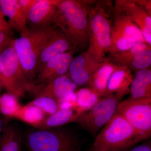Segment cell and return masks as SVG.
Instances as JSON below:
<instances>
[{"mask_svg": "<svg viewBox=\"0 0 151 151\" xmlns=\"http://www.w3.org/2000/svg\"><path fill=\"white\" fill-rule=\"evenodd\" d=\"M88 1L58 0L52 24L69 40L76 51H85L89 45Z\"/></svg>", "mask_w": 151, "mask_h": 151, "instance_id": "cell-1", "label": "cell"}, {"mask_svg": "<svg viewBox=\"0 0 151 151\" xmlns=\"http://www.w3.org/2000/svg\"><path fill=\"white\" fill-rule=\"evenodd\" d=\"M89 45L86 50L99 63L105 61L111 40L110 1H88Z\"/></svg>", "mask_w": 151, "mask_h": 151, "instance_id": "cell-2", "label": "cell"}, {"mask_svg": "<svg viewBox=\"0 0 151 151\" xmlns=\"http://www.w3.org/2000/svg\"><path fill=\"white\" fill-rule=\"evenodd\" d=\"M148 139L116 113L96 135L92 147L99 151H126Z\"/></svg>", "mask_w": 151, "mask_h": 151, "instance_id": "cell-3", "label": "cell"}, {"mask_svg": "<svg viewBox=\"0 0 151 151\" xmlns=\"http://www.w3.org/2000/svg\"><path fill=\"white\" fill-rule=\"evenodd\" d=\"M25 143L28 151H81L82 147L78 134L63 127L30 130Z\"/></svg>", "mask_w": 151, "mask_h": 151, "instance_id": "cell-4", "label": "cell"}, {"mask_svg": "<svg viewBox=\"0 0 151 151\" xmlns=\"http://www.w3.org/2000/svg\"><path fill=\"white\" fill-rule=\"evenodd\" d=\"M56 29L53 25L45 28H29L28 32L12 40L11 42L27 77L34 84H35L38 59Z\"/></svg>", "mask_w": 151, "mask_h": 151, "instance_id": "cell-5", "label": "cell"}, {"mask_svg": "<svg viewBox=\"0 0 151 151\" xmlns=\"http://www.w3.org/2000/svg\"><path fill=\"white\" fill-rule=\"evenodd\" d=\"M0 67L2 81L7 92L19 98L35 90L36 85L27 77L11 43L0 54Z\"/></svg>", "mask_w": 151, "mask_h": 151, "instance_id": "cell-6", "label": "cell"}, {"mask_svg": "<svg viewBox=\"0 0 151 151\" xmlns=\"http://www.w3.org/2000/svg\"><path fill=\"white\" fill-rule=\"evenodd\" d=\"M110 54L129 49L139 43H147L137 26L113 4L111 14Z\"/></svg>", "mask_w": 151, "mask_h": 151, "instance_id": "cell-7", "label": "cell"}, {"mask_svg": "<svg viewBox=\"0 0 151 151\" xmlns=\"http://www.w3.org/2000/svg\"><path fill=\"white\" fill-rule=\"evenodd\" d=\"M124 97L121 94H115L100 98L89 110L82 113L75 123L92 137H95L98 131L116 114Z\"/></svg>", "mask_w": 151, "mask_h": 151, "instance_id": "cell-8", "label": "cell"}, {"mask_svg": "<svg viewBox=\"0 0 151 151\" xmlns=\"http://www.w3.org/2000/svg\"><path fill=\"white\" fill-rule=\"evenodd\" d=\"M122 115L136 131L148 139L151 135V98L121 101L116 113Z\"/></svg>", "mask_w": 151, "mask_h": 151, "instance_id": "cell-9", "label": "cell"}, {"mask_svg": "<svg viewBox=\"0 0 151 151\" xmlns=\"http://www.w3.org/2000/svg\"><path fill=\"white\" fill-rule=\"evenodd\" d=\"M76 51L75 49L71 50L58 55L48 60L37 74L36 85H44L67 74Z\"/></svg>", "mask_w": 151, "mask_h": 151, "instance_id": "cell-10", "label": "cell"}, {"mask_svg": "<svg viewBox=\"0 0 151 151\" xmlns=\"http://www.w3.org/2000/svg\"><path fill=\"white\" fill-rule=\"evenodd\" d=\"M114 5L137 26L146 42L151 45V16L145 9L135 0H117Z\"/></svg>", "mask_w": 151, "mask_h": 151, "instance_id": "cell-11", "label": "cell"}, {"mask_svg": "<svg viewBox=\"0 0 151 151\" xmlns=\"http://www.w3.org/2000/svg\"><path fill=\"white\" fill-rule=\"evenodd\" d=\"M58 0H37L29 14V29H42L52 25L57 11Z\"/></svg>", "mask_w": 151, "mask_h": 151, "instance_id": "cell-12", "label": "cell"}, {"mask_svg": "<svg viewBox=\"0 0 151 151\" xmlns=\"http://www.w3.org/2000/svg\"><path fill=\"white\" fill-rule=\"evenodd\" d=\"M78 87L70 77L66 74L47 84L36 86L33 93L35 96V98L46 97L58 102L70 93L75 92Z\"/></svg>", "mask_w": 151, "mask_h": 151, "instance_id": "cell-13", "label": "cell"}, {"mask_svg": "<svg viewBox=\"0 0 151 151\" xmlns=\"http://www.w3.org/2000/svg\"><path fill=\"white\" fill-rule=\"evenodd\" d=\"M72 49L75 48L70 41L60 30L57 28L41 52L37 64L36 76L50 60L58 55Z\"/></svg>", "mask_w": 151, "mask_h": 151, "instance_id": "cell-14", "label": "cell"}, {"mask_svg": "<svg viewBox=\"0 0 151 151\" xmlns=\"http://www.w3.org/2000/svg\"><path fill=\"white\" fill-rule=\"evenodd\" d=\"M102 63L97 62L89 54L85 53L78 58L75 70L68 76L78 87L89 86L93 74Z\"/></svg>", "mask_w": 151, "mask_h": 151, "instance_id": "cell-15", "label": "cell"}, {"mask_svg": "<svg viewBox=\"0 0 151 151\" xmlns=\"http://www.w3.org/2000/svg\"><path fill=\"white\" fill-rule=\"evenodd\" d=\"M134 78L132 70L128 66L115 64L107 86L108 96L120 94L125 96L129 93L130 86Z\"/></svg>", "mask_w": 151, "mask_h": 151, "instance_id": "cell-16", "label": "cell"}, {"mask_svg": "<svg viewBox=\"0 0 151 151\" xmlns=\"http://www.w3.org/2000/svg\"><path fill=\"white\" fill-rule=\"evenodd\" d=\"M0 9L5 17L9 19L12 28L22 35L29 31L27 19L23 13L19 0H0Z\"/></svg>", "mask_w": 151, "mask_h": 151, "instance_id": "cell-17", "label": "cell"}, {"mask_svg": "<svg viewBox=\"0 0 151 151\" xmlns=\"http://www.w3.org/2000/svg\"><path fill=\"white\" fill-rule=\"evenodd\" d=\"M85 111L78 106L67 109H59L56 113L47 116L37 129H48L63 127L69 123L76 122Z\"/></svg>", "mask_w": 151, "mask_h": 151, "instance_id": "cell-18", "label": "cell"}, {"mask_svg": "<svg viewBox=\"0 0 151 151\" xmlns=\"http://www.w3.org/2000/svg\"><path fill=\"white\" fill-rule=\"evenodd\" d=\"M115 64L107 58L93 74L89 83V88L100 97L108 96L107 86L111 74L115 69Z\"/></svg>", "mask_w": 151, "mask_h": 151, "instance_id": "cell-19", "label": "cell"}, {"mask_svg": "<svg viewBox=\"0 0 151 151\" xmlns=\"http://www.w3.org/2000/svg\"><path fill=\"white\" fill-rule=\"evenodd\" d=\"M129 93L130 99L151 98L150 68L139 70L136 72L130 85Z\"/></svg>", "mask_w": 151, "mask_h": 151, "instance_id": "cell-20", "label": "cell"}, {"mask_svg": "<svg viewBox=\"0 0 151 151\" xmlns=\"http://www.w3.org/2000/svg\"><path fill=\"white\" fill-rule=\"evenodd\" d=\"M22 142L19 128L8 124L0 134V151H22Z\"/></svg>", "mask_w": 151, "mask_h": 151, "instance_id": "cell-21", "label": "cell"}, {"mask_svg": "<svg viewBox=\"0 0 151 151\" xmlns=\"http://www.w3.org/2000/svg\"><path fill=\"white\" fill-rule=\"evenodd\" d=\"M47 115L40 108L28 103L17 112L14 119L28 124L36 129Z\"/></svg>", "mask_w": 151, "mask_h": 151, "instance_id": "cell-22", "label": "cell"}, {"mask_svg": "<svg viewBox=\"0 0 151 151\" xmlns=\"http://www.w3.org/2000/svg\"><path fill=\"white\" fill-rule=\"evenodd\" d=\"M150 45H151L147 43H137L127 50L111 54V57L108 59L116 65L129 67L135 57Z\"/></svg>", "mask_w": 151, "mask_h": 151, "instance_id": "cell-23", "label": "cell"}, {"mask_svg": "<svg viewBox=\"0 0 151 151\" xmlns=\"http://www.w3.org/2000/svg\"><path fill=\"white\" fill-rule=\"evenodd\" d=\"M19 98L14 94L7 93L0 94V114L9 120L14 119L21 108Z\"/></svg>", "mask_w": 151, "mask_h": 151, "instance_id": "cell-24", "label": "cell"}, {"mask_svg": "<svg viewBox=\"0 0 151 151\" xmlns=\"http://www.w3.org/2000/svg\"><path fill=\"white\" fill-rule=\"evenodd\" d=\"M76 92V105L85 111L89 110L100 98L88 86L83 87Z\"/></svg>", "mask_w": 151, "mask_h": 151, "instance_id": "cell-25", "label": "cell"}, {"mask_svg": "<svg viewBox=\"0 0 151 151\" xmlns=\"http://www.w3.org/2000/svg\"><path fill=\"white\" fill-rule=\"evenodd\" d=\"M151 65V45L135 57L129 68L135 73L139 70L149 68Z\"/></svg>", "mask_w": 151, "mask_h": 151, "instance_id": "cell-26", "label": "cell"}, {"mask_svg": "<svg viewBox=\"0 0 151 151\" xmlns=\"http://www.w3.org/2000/svg\"><path fill=\"white\" fill-rule=\"evenodd\" d=\"M29 103L40 108L47 116L52 115L59 110L57 101L50 97H35Z\"/></svg>", "mask_w": 151, "mask_h": 151, "instance_id": "cell-27", "label": "cell"}, {"mask_svg": "<svg viewBox=\"0 0 151 151\" xmlns=\"http://www.w3.org/2000/svg\"><path fill=\"white\" fill-rule=\"evenodd\" d=\"M11 34L6 32L0 30V54L10 45L12 40Z\"/></svg>", "mask_w": 151, "mask_h": 151, "instance_id": "cell-28", "label": "cell"}, {"mask_svg": "<svg viewBox=\"0 0 151 151\" xmlns=\"http://www.w3.org/2000/svg\"><path fill=\"white\" fill-rule=\"evenodd\" d=\"M37 0H19L22 12L27 18Z\"/></svg>", "mask_w": 151, "mask_h": 151, "instance_id": "cell-29", "label": "cell"}, {"mask_svg": "<svg viewBox=\"0 0 151 151\" xmlns=\"http://www.w3.org/2000/svg\"><path fill=\"white\" fill-rule=\"evenodd\" d=\"M12 28L6 19L5 16L0 9V30L4 31L12 34Z\"/></svg>", "mask_w": 151, "mask_h": 151, "instance_id": "cell-30", "label": "cell"}, {"mask_svg": "<svg viewBox=\"0 0 151 151\" xmlns=\"http://www.w3.org/2000/svg\"><path fill=\"white\" fill-rule=\"evenodd\" d=\"M126 151H151V141H146L140 145L136 146Z\"/></svg>", "mask_w": 151, "mask_h": 151, "instance_id": "cell-31", "label": "cell"}, {"mask_svg": "<svg viewBox=\"0 0 151 151\" xmlns=\"http://www.w3.org/2000/svg\"><path fill=\"white\" fill-rule=\"evenodd\" d=\"M136 3L142 6L148 14L151 16V1L150 0H135Z\"/></svg>", "mask_w": 151, "mask_h": 151, "instance_id": "cell-32", "label": "cell"}, {"mask_svg": "<svg viewBox=\"0 0 151 151\" xmlns=\"http://www.w3.org/2000/svg\"><path fill=\"white\" fill-rule=\"evenodd\" d=\"M9 120L6 119L0 114V134L3 132L5 128L9 124Z\"/></svg>", "mask_w": 151, "mask_h": 151, "instance_id": "cell-33", "label": "cell"}, {"mask_svg": "<svg viewBox=\"0 0 151 151\" xmlns=\"http://www.w3.org/2000/svg\"><path fill=\"white\" fill-rule=\"evenodd\" d=\"M3 88H4V85H3L2 82L0 79V94H1V91L2 89Z\"/></svg>", "mask_w": 151, "mask_h": 151, "instance_id": "cell-34", "label": "cell"}, {"mask_svg": "<svg viewBox=\"0 0 151 151\" xmlns=\"http://www.w3.org/2000/svg\"><path fill=\"white\" fill-rule=\"evenodd\" d=\"M87 151H99L98 150H95V149H94V148L92 147L90 148H89V149H88V150H87Z\"/></svg>", "mask_w": 151, "mask_h": 151, "instance_id": "cell-35", "label": "cell"}, {"mask_svg": "<svg viewBox=\"0 0 151 151\" xmlns=\"http://www.w3.org/2000/svg\"><path fill=\"white\" fill-rule=\"evenodd\" d=\"M0 79H1V81L2 80V76L1 72V67H0Z\"/></svg>", "mask_w": 151, "mask_h": 151, "instance_id": "cell-36", "label": "cell"}]
</instances>
